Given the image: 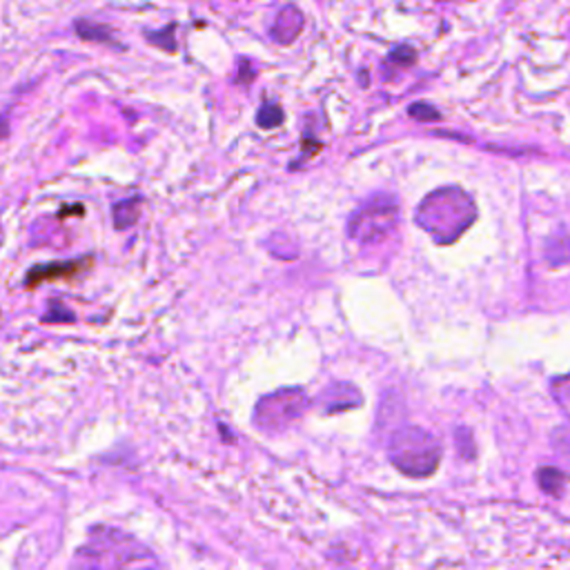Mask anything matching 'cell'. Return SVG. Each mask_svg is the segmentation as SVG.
Instances as JSON below:
<instances>
[{
	"instance_id": "6da1fadb",
	"label": "cell",
	"mask_w": 570,
	"mask_h": 570,
	"mask_svg": "<svg viewBox=\"0 0 570 570\" xmlns=\"http://www.w3.org/2000/svg\"><path fill=\"white\" fill-rule=\"evenodd\" d=\"M74 570H161L156 554L130 533L96 526L74 554Z\"/></svg>"
},
{
	"instance_id": "7a4b0ae2",
	"label": "cell",
	"mask_w": 570,
	"mask_h": 570,
	"mask_svg": "<svg viewBox=\"0 0 570 570\" xmlns=\"http://www.w3.org/2000/svg\"><path fill=\"white\" fill-rule=\"evenodd\" d=\"M477 219L475 201L457 185L428 194L417 208L415 221L437 244H452Z\"/></svg>"
},
{
	"instance_id": "3957f363",
	"label": "cell",
	"mask_w": 570,
	"mask_h": 570,
	"mask_svg": "<svg viewBox=\"0 0 570 570\" xmlns=\"http://www.w3.org/2000/svg\"><path fill=\"white\" fill-rule=\"evenodd\" d=\"M388 457L403 475L423 479L430 477L441 461V446L432 432L419 426H406L392 432L388 443Z\"/></svg>"
},
{
	"instance_id": "277c9868",
	"label": "cell",
	"mask_w": 570,
	"mask_h": 570,
	"mask_svg": "<svg viewBox=\"0 0 570 570\" xmlns=\"http://www.w3.org/2000/svg\"><path fill=\"white\" fill-rule=\"evenodd\" d=\"M399 221V203L392 194L379 192L350 214L347 219V236L359 244H377L390 234Z\"/></svg>"
},
{
	"instance_id": "5b68a950",
	"label": "cell",
	"mask_w": 570,
	"mask_h": 570,
	"mask_svg": "<svg viewBox=\"0 0 570 570\" xmlns=\"http://www.w3.org/2000/svg\"><path fill=\"white\" fill-rule=\"evenodd\" d=\"M307 406H310V399L301 388L276 390L256 403L254 423L264 432H279L304 415Z\"/></svg>"
},
{
	"instance_id": "8992f818",
	"label": "cell",
	"mask_w": 570,
	"mask_h": 570,
	"mask_svg": "<svg viewBox=\"0 0 570 570\" xmlns=\"http://www.w3.org/2000/svg\"><path fill=\"white\" fill-rule=\"evenodd\" d=\"M319 401L324 403L327 415L332 412H343V410H350V408L361 406V395L352 383H332L324 390V395L319 397Z\"/></svg>"
},
{
	"instance_id": "52a82bcc",
	"label": "cell",
	"mask_w": 570,
	"mask_h": 570,
	"mask_svg": "<svg viewBox=\"0 0 570 570\" xmlns=\"http://www.w3.org/2000/svg\"><path fill=\"white\" fill-rule=\"evenodd\" d=\"M301 29H304V14H301L296 7H285V9H281V14L276 16L270 34L275 43L290 45V43H295L296 36H299Z\"/></svg>"
},
{
	"instance_id": "ba28073f",
	"label": "cell",
	"mask_w": 570,
	"mask_h": 570,
	"mask_svg": "<svg viewBox=\"0 0 570 570\" xmlns=\"http://www.w3.org/2000/svg\"><path fill=\"white\" fill-rule=\"evenodd\" d=\"M140 196H134V199H125L120 203L114 205V225L119 230H128L139 221V208H140Z\"/></svg>"
},
{
	"instance_id": "9c48e42d",
	"label": "cell",
	"mask_w": 570,
	"mask_h": 570,
	"mask_svg": "<svg viewBox=\"0 0 570 570\" xmlns=\"http://www.w3.org/2000/svg\"><path fill=\"white\" fill-rule=\"evenodd\" d=\"M537 482H539V488H542V491L546 494H553V497H562L566 477H564V472L559 471V468L546 466V468H539Z\"/></svg>"
},
{
	"instance_id": "30bf717a",
	"label": "cell",
	"mask_w": 570,
	"mask_h": 570,
	"mask_svg": "<svg viewBox=\"0 0 570 570\" xmlns=\"http://www.w3.org/2000/svg\"><path fill=\"white\" fill-rule=\"evenodd\" d=\"M77 32H78V36L85 40H96V43H114L112 29L105 27V25L94 23V20H88V18L77 20Z\"/></svg>"
},
{
	"instance_id": "8fae6325",
	"label": "cell",
	"mask_w": 570,
	"mask_h": 570,
	"mask_svg": "<svg viewBox=\"0 0 570 570\" xmlns=\"http://www.w3.org/2000/svg\"><path fill=\"white\" fill-rule=\"evenodd\" d=\"M284 119H285L284 109H281L276 103H267V100L261 105L259 112H256V125H259L261 130L279 128V125L284 123Z\"/></svg>"
},
{
	"instance_id": "7c38bea8",
	"label": "cell",
	"mask_w": 570,
	"mask_h": 570,
	"mask_svg": "<svg viewBox=\"0 0 570 570\" xmlns=\"http://www.w3.org/2000/svg\"><path fill=\"white\" fill-rule=\"evenodd\" d=\"M174 29H176V25L171 23L165 29H159V32H152V29H148V32H145V36H148L150 43L156 45V47H163L165 52H176Z\"/></svg>"
},
{
	"instance_id": "4fadbf2b",
	"label": "cell",
	"mask_w": 570,
	"mask_h": 570,
	"mask_svg": "<svg viewBox=\"0 0 570 570\" xmlns=\"http://www.w3.org/2000/svg\"><path fill=\"white\" fill-rule=\"evenodd\" d=\"M408 114L412 116V119L419 120V123H437V120H441V112L435 108V105L430 103H412L410 108H408Z\"/></svg>"
},
{
	"instance_id": "5bb4252c",
	"label": "cell",
	"mask_w": 570,
	"mask_h": 570,
	"mask_svg": "<svg viewBox=\"0 0 570 570\" xmlns=\"http://www.w3.org/2000/svg\"><path fill=\"white\" fill-rule=\"evenodd\" d=\"M388 60L395 65H401V67H408V65H412L417 60V52L415 47H410V45L401 43L397 45V47L390 49V54H388Z\"/></svg>"
},
{
	"instance_id": "9a60e30c",
	"label": "cell",
	"mask_w": 570,
	"mask_h": 570,
	"mask_svg": "<svg viewBox=\"0 0 570 570\" xmlns=\"http://www.w3.org/2000/svg\"><path fill=\"white\" fill-rule=\"evenodd\" d=\"M301 143H304V145H301V148H306V152H304V156H301L299 161H307L312 154H316L321 150V140H316L315 136H310V134L304 136V140H301Z\"/></svg>"
},
{
	"instance_id": "2e32d148",
	"label": "cell",
	"mask_w": 570,
	"mask_h": 570,
	"mask_svg": "<svg viewBox=\"0 0 570 570\" xmlns=\"http://www.w3.org/2000/svg\"><path fill=\"white\" fill-rule=\"evenodd\" d=\"M239 67H241V77L236 78V83H250V80L256 77V72H254V67H252L250 60L241 58L239 60Z\"/></svg>"
}]
</instances>
